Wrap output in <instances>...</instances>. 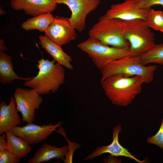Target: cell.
Masks as SVG:
<instances>
[{"label":"cell","instance_id":"obj_7","mask_svg":"<svg viewBox=\"0 0 163 163\" xmlns=\"http://www.w3.org/2000/svg\"><path fill=\"white\" fill-rule=\"evenodd\" d=\"M40 95L34 89L16 88L13 96L17 110L21 113L23 122L31 123L35 120V111L39 108L43 101Z\"/></svg>","mask_w":163,"mask_h":163},{"label":"cell","instance_id":"obj_18","mask_svg":"<svg viewBox=\"0 0 163 163\" xmlns=\"http://www.w3.org/2000/svg\"><path fill=\"white\" fill-rule=\"evenodd\" d=\"M8 150L20 159L30 153L31 148L26 140L16 136L10 130L5 132Z\"/></svg>","mask_w":163,"mask_h":163},{"label":"cell","instance_id":"obj_12","mask_svg":"<svg viewBox=\"0 0 163 163\" xmlns=\"http://www.w3.org/2000/svg\"><path fill=\"white\" fill-rule=\"evenodd\" d=\"M122 130L121 124L115 126L113 129V140L111 143L107 145L97 147L91 154L86 157L85 160H93L95 158L106 153L116 157L123 156L133 159L139 163L145 162V161H140L136 158L129 152L128 149L123 146L119 141V134Z\"/></svg>","mask_w":163,"mask_h":163},{"label":"cell","instance_id":"obj_10","mask_svg":"<svg viewBox=\"0 0 163 163\" xmlns=\"http://www.w3.org/2000/svg\"><path fill=\"white\" fill-rule=\"evenodd\" d=\"M151 8H139L135 0H125L121 3L111 5L104 15L109 18H115L123 21L140 19L146 20Z\"/></svg>","mask_w":163,"mask_h":163},{"label":"cell","instance_id":"obj_27","mask_svg":"<svg viewBox=\"0 0 163 163\" xmlns=\"http://www.w3.org/2000/svg\"><path fill=\"white\" fill-rule=\"evenodd\" d=\"M4 14H5V11L3 9L0 8V14L2 15H4Z\"/></svg>","mask_w":163,"mask_h":163},{"label":"cell","instance_id":"obj_17","mask_svg":"<svg viewBox=\"0 0 163 163\" xmlns=\"http://www.w3.org/2000/svg\"><path fill=\"white\" fill-rule=\"evenodd\" d=\"M14 68L11 57L3 51L0 52V82L2 84H11L16 79L27 81L32 78L20 77L14 72Z\"/></svg>","mask_w":163,"mask_h":163},{"label":"cell","instance_id":"obj_6","mask_svg":"<svg viewBox=\"0 0 163 163\" xmlns=\"http://www.w3.org/2000/svg\"><path fill=\"white\" fill-rule=\"evenodd\" d=\"M77 46L88 55L95 66L101 71L112 61L130 56L129 49L110 46L89 37Z\"/></svg>","mask_w":163,"mask_h":163},{"label":"cell","instance_id":"obj_20","mask_svg":"<svg viewBox=\"0 0 163 163\" xmlns=\"http://www.w3.org/2000/svg\"><path fill=\"white\" fill-rule=\"evenodd\" d=\"M140 56L141 63L143 65L156 63L163 66V43L155 44Z\"/></svg>","mask_w":163,"mask_h":163},{"label":"cell","instance_id":"obj_11","mask_svg":"<svg viewBox=\"0 0 163 163\" xmlns=\"http://www.w3.org/2000/svg\"><path fill=\"white\" fill-rule=\"evenodd\" d=\"M75 29L69 18L56 16L44 36L61 46L65 45L77 37Z\"/></svg>","mask_w":163,"mask_h":163},{"label":"cell","instance_id":"obj_22","mask_svg":"<svg viewBox=\"0 0 163 163\" xmlns=\"http://www.w3.org/2000/svg\"><path fill=\"white\" fill-rule=\"evenodd\" d=\"M147 142L148 143L156 145L163 150V118L158 132L155 135L148 137Z\"/></svg>","mask_w":163,"mask_h":163},{"label":"cell","instance_id":"obj_25","mask_svg":"<svg viewBox=\"0 0 163 163\" xmlns=\"http://www.w3.org/2000/svg\"><path fill=\"white\" fill-rule=\"evenodd\" d=\"M6 139V133H3L0 136V151L8 149V145Z\"/></svg>","mask_w":163,"mask_h":163},{"label":"cell","instance_id":"obj_9","mask_svg":"<svg viewBox=\"0 0 163 163\" xmlns=\"http://www.w3.org/2000/svg\"><path fill=\"white\" fill-rule=\"evenodd\" d=\"M63 123L58 122L55 125L50 124L45 125L28 123L23 126H16L10 130L16 136L27 141L30 145L45 141Z\"/></svg>","mask_w":163,"mask_h":163},{"label":"cell","instance_id":"obj_26","mask_svg":"<svg viewBox=\"0 0 163 163\" xmlns=\"http://www.w3.org/2000/svg\"><path fill=\"white\" fill-rule=\"evenodd\" d=\"M7 48L5 46L4 40L2 39H0V52L3 51L7 50Z\"/></svg>","mask_w":163,"mask_h":163},{"label":"cell","instance_id":"obj_1","mask_svg":"<svg viewBox=\"0 0 163 163\" xmlns=\"http://www.w3.org/2000/svg\"><path fill=\"white\" fill-rule=\"evenodd\" d=\"M102 88L112 103L118 106L131 104L142 91L144 78L135 76L127 77L120 74L110 75L100 81Z\"/></svg>","mask_w":163,"mask_h":163},{"label":"cell","instance_id":"obj_4","mask_svg":"<svg viewBox=\"0 0 163 163\" xmlns=\"http://www.w3.org/2000/svg\"><path fill=\"white\" fill-rule=\"evenodd\" d=\"M157 68L156 65L142 64L140 56H127L112 61L106 66L101 70V81L111 75L120 74L127 77L141 76L148 84L153 81Z\"/></svg>","mask_w":163,"mask_h":163},{"label":"cell","instance_id":"obj_13","mask_svg":"<svg viewBox=\"0 0 163 163\" xmlns=\"http://www.w3.org/2000/svg\"><path fill=\"white\" fill-rule=\"evenodd\" d=\"M57 4L55 0H11L10 5L15 11L23 10L26 14L35 17L51 13Z\"/></svg>","mask_w":163,"mask_h":163},{"label":"cell","instance_id":"obj_3","mask_svg":"<svg viewBox=\"0 0 163 163\" xmlns=\"http://www.w3.org/2000/svg\"><path fill=\"white\" fill-rule=\"evenodd\" d=\"M89 38L102 43L120 48L129 49L130 44L124 34L123 21L101 16L90 29Z\"/></svg>","mask_w":163,"mask_h":163},{"label":"cell","instance_id":"obj_19","mask_svg":"<svg viewBox=\"0 0 163 163\" xmlns=\"http://www.w3.org/2000/svg\"><path fill=\"white\" fill-rule=\"evenodd\" d=\"M54 18L51 13L41 14L27 19L22 23L21 27L26 31L36 29L40 32H45Z\"/></svg>","mask_w":163,"mask_h":163},{"label":"cell","instance_id":"obj_14","mask_svg":"<svg viewBox=\"0 0 163 163\" xmlns=\"http://www.w3.org/2000/svg\"><path fill=\"white\" fill-rule=\"evenodd\" d=\"M14 98L11 97L8 105L2 101L0 103V135L19 125L21 121L16 107Z\"/></svg>","mask_w":163,"mask_h":163},{"label":"cell","instance_id":"obj_5","mask_svg":"<svg viewBox=\"0 0 163 163\" xmlns=\"http://www.w3.org/2000/svg\"><path fill=\"white\" fill-rule=\"evenodd\" d=\"M124 34L130 44V56H140L155 43V37L146 21L138 19L123 21Z\"/></svg>","mask_w":163,"mask_h":163},{"label":"cell","instance_id":"obj_24","mask_svg":"<svg viewBox=\"0 0 163 163\" xmlns=\"http://www.w3.org/2000/svg\"><path fill=\"white\" fill-rule=\"evenodd\" d=\"M139 8H151L155 5H159L163 6V0H135Z\"/></svg>","mask_w":163,"mask_h":163},{"label":"cell","instance_id":"obj_8","mask_svg":"<svg viewBox=\"0 0 163 163\" xmlns=\"http://www.w3.org/2000/svg\"><path fill=\"white\" fill-rule=\"evenodd\" d=\"M57 4H64L71 11L69 21L75 29L83 31L88 15L94 10L100 2V0H55Z\"/></svg>","mask_w":163,"mask_h":163},{"label":"cell","instance_id":"obj_15","mask_svg":"<svg viewBox=\"0 0 163 163\" xmlns=\"http://www.w3.org/2000/svg\"><path fill=\"white\" fill-rule=\"evenodd\" d=\"M69 149V145L57 148L55 145L44 144L37 150L33 157L29 159L27 162L43 163L53 158L60 159L63 161Z\"/></svg>","mask_w":163,"mask_h":163},{"label":"cell","instance_id":"obj_2","mask_svg":"<svg viewBox=\"0 0 163 163\" xmlns=\"http://www.w3.org/2000/svg\"><path fill=\"white\" fill-rule=\"evenodd\" d=\"M54 59L50 61L42 58L37 65L39 72L37 75L25 81L24 85L35 89L40 94L55 93L65 81L63 66Z\"/></svg>","mask_w":163,"mask_h":163},{"label":"cell","instance_id":"obj_23","mask_svg":"<svg viewBox=\"0 0 163 163\" xmlns=\"http://www.w3.org/2000/svg\"><path fill=\"white\" fill-rule=\"evenodd\" d=\"M20 160L8 149L0 151V163H18Z\"/></svg>","mask_w":163,"mask_h":163},{"label":"cell","instance_id":"obj_16","mask_svg":"<svg viewBox=\"0 0 163 163\" xmlns=\"http://www.w3.org/2000/svg\"><path fill=\"white\" fill-rule=\"evenodd\" d=\"M39 43L46 52L57 62L70 70L73 69L72 64V59L62 50L61 45L52 41L45 36L39 37Z\"/></svg>","mask_w":163,"mask_h":163},{"label":"cell","instance_id":"obj_21","mask_svg":"<svg viewBox=\"0 0 163 163\" xmlns=\"http://www.w3.org/2000/svg\"><path fill=\"white\" fill-rule=\"evenodd\" d=\"M146 21L151 28L163 32V12L162 11L151 8Z\"/></svg>","mask_w":163,"mask_h":163}]
</instances>
